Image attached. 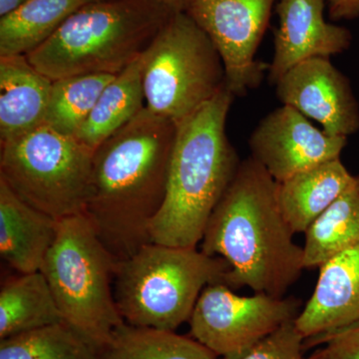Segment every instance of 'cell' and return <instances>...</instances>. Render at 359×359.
Instances as JSON below:
<instances>
[{"label":"cell","instance_id":"cell-1","mask_svg":"<svg viewBox=\"0 0 359 359\" xmlns=\"http://www.w3.org/2000/svg\"><path fill=\"white\" fill-rule=\"evenodd\" d=\"M176 136V123L145 107L94 151L84 214L117 263L152 243Z\"/></svg>","mask_w":359,"mask_h":359},{"label":"cell","instance_id":"cell-2","mask_svg":"<svg viewBox=\"0 0 359 359\" xmlns=\"http://www.w3.org/2000/svg\"><path fill=\"white\" fill-rule=\"evenodd\" d=\"M278 186L254 158L242 161L208 222L201 250L229 264L231 290L283 297L306 269L304 249L280 212Z\"/></svg>","mask_w":359,"mask_h":359},{"label":"cell","instance_id":"cell-3","mask_svg":"<svg viewBox=\"0 0 359 359\" xmlns=\"http://www.w3.org/2000/svg\"><path fill=\"white\" fill-rule=\"evenodd\" d=\"M233 94L224 87L177 124L164 203L150 226L152 243L197 248L241 162L226 133Z\"/></svg>","mask_w":359,"mask_h":359},{"label":"cell","instance_id":"cell-4","mask_svg":"<svg viewBox=\"0 0 359 359\" xmlns=\"http://www.w3.org/2000/svg\"><path fill=\"white\" fill-rule=\"evenodd\" d=\"M173 13L158 0H92L26 56L51 80L117 75L146 50Z\"/></svg>","mask_w":359,"mask_h":359},{"label":"cell","instance_id":"cell-5","mask_svg":"<svg viewBox=\"0 0 359 359\" xmlns=\"http://www.w3.org/2000/svg\"><path fill=\"white\" fill-rule=\"evenodd\" d=\"M231 268L197 248L150 243L117 263L113 290L125 323L175 332L190 320L203 290L224 283Z\"/></svg>","mask_w":359,"mask_h":359},{"label":"cell","instance_id":"cell-6","mask_svg":"<svg viewBox=\"0 0 359 359\" xmlns=\"http://www.w3.org/2000/svg\"><path fill=\"white\" fill-rule=\"evenodd\" d=\"M116 268L84 212L58 219L57 236L40 271L65 323L100 351L126 323L115 302Z\"/></svg>","mask_w":359,"mask_h":359},{"label":"cell","instance_id":"cell-7","mask_svg":"<svg viewBox=\"0 0 359 359\" xmlns=\"http://www.w3.org/2000/svg\"><path fill=\"white\" fill-rule=\"evenodd\" d=\"M141 57L146 107L176 124L226 86L219 51L185 11L170 16Z\"/></svg>","mask_w":359,"mask_h":359},{"label":"cell","instance_id":"cell-8","mask_svg":"<svg viewBox=\"0 0 359 359\" xmlns=\"http://www.w3.org/2000/svg\"><path fill=\"white\" fill-rule=\"evenodd\" d=\"M0 147V178L21 200L56 219L83 214L94 152L76 137L44 124Z\"/></svg>","mask_w":359,"mask_h":359},{"label":"cell","instance_id":"cell-9","mask_svg":"<svg viewBox=\"0 0 359 359\" xmlns=\"http://www.w3.org/2000/svg\"><path fill=\"white\" fill-rule=\"evenodd\" d=\"M301 304L294 297H242L224 283H212L205 287L194 309L189 320L191 334L221 358L243 353L294 320Z\"/></svg>","mask_w":359,"mask_h":359},{"label":"cell","instance_id":"cell-10","mask_svg":"<svg viewBox=\"0 0 359 359\" xmlns=\"http://www.w3.org/2000/svg\"><path fill=\"white\" fill-rule=\"evenodd\" d=\"M278 0H187L185 13L216 46L233 96L247 95L263 81L269 65L256 59Z\"/></svg>","mask_w":359,"mask_h":359},{"label":"cell","instance_id":"cell-11","mask_svg":"<svg viewBox=\"0 0 359 359\" xmlns=\"http://www.w3.org/2000/svg\"><path fill=\"white\" fill-rule=\"evenodd\" d=\"M346 144V137L330 136L287 105L266 115L249 140L250 157L278 183L323 163L339 159Z\"/></svg>","mask_w":359,"mask_h":359},{"label":"cell","instance_id":"cell-12","mask_svg":"<svg viewBox=\"0 0 359 359\" xmlns=\"http://www.w3.org/2000/svg\"><path fill=\"white\" fill-rule=\"evenodd\" d=\"M283 105L320 123L330 136H351L359 130V105L348 78L327 57L302 61L275 84Z\"/></svg>","mask_w":359,"mask_h":359},{"label":"cell","instance_id":"cell-13","mask_svg":"<svg viewBox=\"0 0 359 359\" xmlns=\"http://www.w3.org/2000/svg\"><path fill=\"white\" fill-rule=\"evenodd\" d=\"M325 0H278V27L269 79L276 84L302 61L327 57L347 50L353 34L344 26L325 21Z\"/></svg>","mask_w":359,"mask_h":359},{"label":"cell","instance_id":"cell-14","mask_svg":"<svg viewBox=\"0 0 359 359\" xmlns=\"http://www.w3.org/2000/svg\"><path fill=\"white\" fill-rule=\"evenodd\" d=\"M311 299L294 320L304 340L359 323V243L320 266Z\"/></svg>","mask_w":359,"mask_h":359},{"label":"cell","instance_id":"cell-15","mask_svg":"<svg viewBox=\"0 0 359 359\" xmlns=\"http://www.w3.org/2000/svg\"><path fill=\"white\" fill-rule=\"evenodd\" d=\"M58 219L21 200L0 178V256L18 273L39 271L57 236Z\"/></svg>","mask_w":359,"mask_h":359},{"label":"cell","instance_id":"cell-16","mask_svg":"<svg viewBox=\"0 0 359 359\" xmlns=\"http://www.w3.org/2000/svg\"><path fill=\"white\" fill-rule=\"evenodd\" d=\"M51 86L27 56H0V143L45 124Z\"/></svg>","mask_w":359,"mask_h":359},{"label":"cell","instance_id":"cell-17","mask_svg":"<svg viewBox=\"0 0 359 359\" xmlns=\"http://www.w3.org/2000/svg\"><path fill=\"white\" fill-rule=\"evenodd\" d=\"M353 179L339 158L278 183V205L292 233H306Z\"/></svg>","mask_w":359,"mask_h":359},{"label":"cell","instance_id":"cell-18","mask_svg":"<svg viewBox=\"0 0 359 359\" xmlns=\"http://www.w3.org/2000/svg\"><path fill=\"white\" fill-rule=\"evenodd\" d=\"M142 55V54H141ZM141 55L104 88L76 138L95 151L146 107Z\"/></svg>","mask_w":359,"mask_h":359},{"label":"cell","instance_id":"cell-19","mask_svg":"<svg viewBox=\"0 0 359 359\" xmlns=\"http://www.w3.org/2000/svg\"><path fill=\"white\" fill-rule=\"evenodd\" d=\"M63 321L57 302L41 271L20 273L1 285L0 339Z\"/></svg>","mask_w":359,"mask_h":359},{"label":"cell","instance_id":"cell-20","mask_svg":"<svg viewBox=\"0 0 359 359\" xmlns=\"http://www.w3.org/2000/svg\"><path fill=\"white\" fill-rule=\"evenodd\" d=\"M92 0H26L0 18V56L27 55Z\"/></svg>","mask_w":359,"mask_h":359},{"label":"cell","instance_id":"cell-21","mask_svg":"<svg viewBox=\"0 0 359 359\" xmlns=\"http://www.w3.org/2000/svg\"><path fill=\"white\" fill-rule=\"evenodd\" d=\"M304 264L314 269L359 243V175L306 231Z\"/></svg>","mask_w":359,"mask_h":359},{"label":"cell","instance_id":"cell-22","mask_svg":"<svg viewBox=\"0 0 359 359\" xmlns=\"http://www.w3.org/2000/svg\"><path fill=\"white\" fill-rule=\"evenodd\" d=\"M195 339L172 330L125 323L100 351V359H218Z\"/></svg>","mask_w":359,"mask_h":359},{"label":"cell","instance_id":"cell-23","mask_svg":"<svg viewBox=\"0 0 359 359\" xmlns=\"http://www.w3.org/2000/svg\"><path fill=\"white\" fill-rule=\"evenodd\" d=\"M0 359H100V349L63 321L0 339Z\"/></svg>","mask_w":359,"mask_h":359},{"label":"cell","instance_id":"cell-24","mask_svg":"<svg viewBox=\"0 0 359 359\" xmlns=\"http://www.w3.org/2000/svg\"><path fill=\"white\" fill-rule=\"evenodd\" d=\"M114 76L85 74L52 80L45 124L59 133L76 137Z\"/></svg>","mask_w":359,"mask_h":359},{"label":"cell","instance_id":"cell-25","mask_svg":"<svg viewBox=\"0 0 359 359\" xmlns=\"http://www.w3.org/2000/svg\"><path fill=\"white\" fill-rule=\"evenodd\" d=\"M304 344L306 340L297 332L292 320L247 351L223 356L221 359H308L304 358Z\"/></svg>","mask_w":359,"mask_h":359},{"label":"cell","instance_id":"cell-26","mask_svg":"<svg viewBox=\"0 0 359 359\" xmlns=\"http://www.w3.org/2000/svg\"><path fill=\"white\" fill-rule=\"evenodd\" d=\"M311 340L320 346L308 359H359V323Z\"/></svg>","mask_w":359,"mask_h":359},{"label":"cell","instance_id":"cell-27","mask_svg":"<svg viewBox=\"0 0 359 359\" xmlns=\"http://www.w3.org/2000/svg\"><path fill=\"white\" fill-rule=\"evenodd\" d=\"M330 20H353L359 18V0H325Z\"/></svg>","mask_w":359,"mask_h":359},{"label":"cell","instance_id":"cell-28","mask_svg":"<svg viewBox=\"0 0 359 359\" xmlns=\"http://www.w3.org/2000/svg\"><path fill=\"white\" fill-rule=\"evenodd\" d=\"M25 1L26 0H0V18L11 13Z\"/></svg>","mask_w":359,"mask_h":359},{"label":"cell","instance_id":"cell-29","mask_svg":"<svg viewBox=\"0 0 359 359\" xmlns=\"http://www.w3.org/2000/svg\"><path fill=\"white\" fill-rule=\"evenodd\" d=\"M161 4H164L168 8L171 9L174 13L185 11L187 0H158Z\"/></svg>","mask_w":359,"mask_h":359}]
</instances>
